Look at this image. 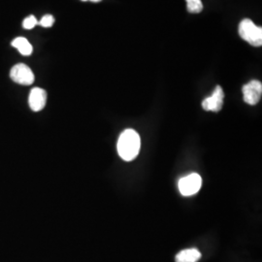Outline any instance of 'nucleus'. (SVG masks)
<instances>
[{
	"mask_svg": "<svg viewBox=\"0 0 262 262\" xmlns=\"http://www.w3.org/2000/svg\"><path fill=\"white\" fill-rule=\"evenodd\" d=\"M140 136L133 129L123 131L118 141V152L125 161L136 159L140 151Z\"/></svg>",
	"mask_w": 262,
	"mask_h": 262,
	"instance_id": "nucleus-1",
	"label": "nucleus"
},
{
	"mask_svg": "<svg viewBox=\"0 0 262 262\" xmlns=\"http://www.w3.org/2000/svg\"><path fill=\"white\" fill-rule=\"evenodd\" d=\"M239 35L253 47L262 45V28L253 24L251 19H243L239 25Z\"/></svg>",
	"mask_w": 262,
	"mask_h": 262,
	"instance_id": "nucleus-2",
	"label": "nucleus"
},
{
	"mask_svg": "<svg viewBox=\"0 0 262 262\" xmlns=\"http://www.w3.org/2000/svg\"><path fill=\"white\" fill-rule=\"evenodd\" d=\"M201 185V177L196 173H192L179 181V190L184 196H191L199 191Z\"/></svg>",
	"mask_w": 262,
	"mask_h": 262,
	"instance_id": "nucleus-3",
	"label": "nucleus"
},
{
	"mask_svg": "<svg viewBox=\"0 0 262 262\" xmlns=\"http://www.w3.org/2000/svg\"><path fill=\"white\" fill-rule=\"evenodd\" d=\"M10 77L15 83L24 85L33 84L35 79L32 70L24 63H19L13 66L10 72Z\"/></svg>",
	"mask_w": 262,
	"mask_h": 262,
	"instance_id": "nucleus-4",
	"label": "nucleus"
},
{
	"mask_svg": "<svg viewBox=\"0 0 262 262\" xmlns=\"http://www.w3.org/2000/svg\"><path fill=\"white\" fill-rule=\"evenodd\" d=\"M224 99H225V94L222 86L216 85L213 94L202 101V107L205 111L220 112L224 105Z\"/></svg>",
	"mask_w": 262,
	"mask_h": 262,
	"instance_id": "nucleus-5",
	"label": "nucleus"
},
{
	"mask_svg": "<svg viewBox=\"0 0 262 262\" xmlns=\"http://www.w3.org/2000/svg\"><path fill=\"white\" fill-rule=\"evenodd\" d=\"M242 91L246 103L255 105L259 102L262 95V84L259 81H251L244 85Z\"/></svg>",
	"mask_w": 262,
	"mask_h": 262,
	"instance_id": "nucleus-6",
	"label": "nucleus"
},
{
	"mask_svg": "<svg viewBox=\"0 0 262 262\" xmlns=\"http://www.w3.org/2000/svg\"><path fill=\"white\" fill-rule=\"evenodd\" d=\"M47 102V93L45 90L40 88H34L31 90L28 96V104L32 111L39 112L44 109Z\"/></svg>",
	"mask_w": 262,
	"mask_h": 262,
	"instance_id": "nucleus-7",
	"label": "nucleus"
},
{
	"mask_svg": "<svg viewBox=\"0 0 262 262\" xmlns=\"http://www.w3.org/2000/svg\"><path fill=\"white\" fill-rule=\"evenodd\" d=\"M201 258V253L196 249H187L181 251L176 255V262H197Z\"/></svg>",
	"mask_w": 262,
	"mask_h": 262,
	"instance_id": "nucleus-8",
	"label": "nucleus"
},
{
	"mask_svg": "<svg viewBox=\"0 0 262 262\" xmlns=\"http://www.w3.org/2000/svg\"><path fill=\"white\" fill-rule=\"evenodd\" d=\"M12 46L19 50V53L23 56H30L33 52V48L28 42V39L25 37H18L13 40Z\"/></svg>",
	"mask_w": 262,
	"mask_h": 262,
	"instance_id": "nucleus-9",
	"label": "nucleus"
},
{
	"mask_svg": "<svg viewBox=\"0 0 262 262\" xmlns=\"http://www.w3.org/2000/svg\"><path fill=\"white\" fill-rule=\"evenodd\" d=\"M187 1V9L189 13L198 14L203 10V4L201 0H186Z\"/></svg>",
	"mask_w": 262,
	"mask_h": 262,
	"instance_id": "nucleus-10",
	"label": "nucleus"
},
{
	"mask_svg": "<svg viewBox=\"0 0 262 262\" xmlns=\"http://www.w3.org/2000/svg\"><path fill=\"white\" fill-rule=\"evenodd\" d=\"M55 23V18L52 15H45L38 23L43 28H51Z\"/></svg>",
	"mask_w": 262,
	"mask_h": 262,
	"instance_id": "nucleus-11",
	"label": "nucleus"
},
{
	"mask_svg": "<svg viewBox=\"0 0 262 262\" xmlns=\"http://www.w3.org/2000/svg\"><path fill=\"white\" fill-rule=\"evenodd\" d=\"M36 25H38V20L33 15L28 17L23 23V27L26 29H32Z\"/></svg>",
	"mask_w": 262,
	"mask_h": 262,
	"instance_id": "nucleus-12",
	"label": "nucleus"
},
{
	"mask_svg": "<svg viewBox=\"0 0 262 262\" xmlns=\"http://www.w3.org/2000/svg\"><path fill=\"white\" fill-rule=\"evenodd\" d=\"M82 1H93V2H100L101 0H82Z\"/></svg>",
	"mask_w": 262,
	"mask_h": 262,
	"instance_id": "nucleus-13",
	"label": "nucleus"
}]
</instances>
